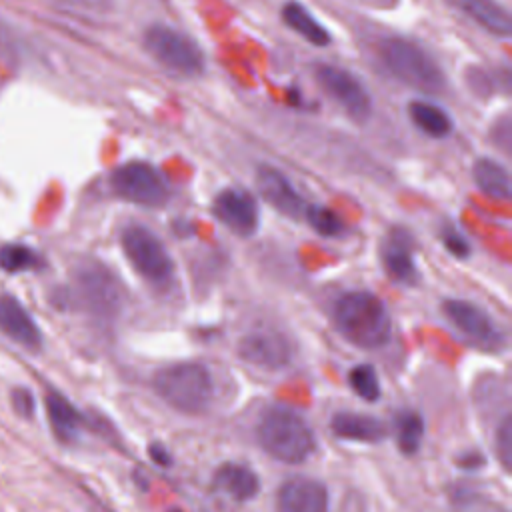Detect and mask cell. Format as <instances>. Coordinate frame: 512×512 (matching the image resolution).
Returning <instances> with one entry per match:
<instances>
[{
	"mask_svg": "<svg viewBox=\"0 0 512 512\" xmlns=\"http://www.w3.org/2000/svg\"><path fill=\"white\" fill-rule=\"evenodd\" d=\"M124 256L150 284L166 286L174 278V260L162 240L146 226L130 224L120 236Z\"/></svg>",
	"mask_w": 512,
	"mask_h": 512,
	"instance_id": "cell-6",
	"label": "cell"
},
{
	"mask_svg": "<svg viewBox=\"0 0 512 512\" xmlns=\"http://www.w3.org/2000/svg\"><path fill=\"white\" fill-rule=\"evenodd\" d=\"M314 78L318 86L356 122L370 116L372 100L362 82L348 70L334 64H316Z\"/></svg>",
	"mask_w": 512,
	"mask_h": 512,
	"instance_id": "cell-9",
	"label": "cell"
},
{
	"mask_svg": "<svg viewBox=\"0 0 512 512\" xmlns=\"http://www.w3.org/2000/svg\"><path fill=\"white\" fill-rule=\"evenodd\" d=\"M278 512H328V490L314 478L296 476L278 490Z\"/></svg>",
	"mask_w": 512,
	"mask_h": 512,
	"instance_id": "cell-13",
	"label": "cell"
},
{
	"mask_svg": "<svg viewBox=\"0 0 512 512\" xmlns=\"http://www.w3.org/2000/svg\"><path fill=\"white\" fill-rule=\"evenodd\" d=\"M348 384L366 402H376L382 394L378 374L372 364H358L348 372Z\"/></svg>",
	"mask_w": 512,
	"mask_h": 512,
	"instance_id": "cell-26",
	"label": "cell"
},
{
	"mask_svg": "<svg viewBox=\"0 0 512 512\" xmlns=\"http://www.w3.org/2000/svg\"><path fill=\"white\" fill-rule=\"evenodd\" d=\"M0 332L26 350L34 352L42 346V334L34 318L12 294L0 296Z\"/></svg>",
	"mask_w": 512,
	"mask_h": 512,
	"instance_id": "cell-16",
	"label": "cell"
},
{
	"mask_svg": "<svg viewBox=\"0 0 512 512\" xmlns=\"http://www.w3.org/2000/svg\"><path fill=\"white\" fill-rule=\"evenodd\" d=\"M332 320L340 336L362 350L382 348L392 334V318L386 304L366 290L342 294L332 308Z\"/></svg>",
	"mask_w": 512,
	"mask_h": 512,
	"instance_id": "cell-1",
	"label": "cell"
},
{
	"mask_svg": "<svg viewBox=\"0 0 512 512\" xmlns=\"http://www.w3.org/2000/svg\"><path fill=\"white\" fill-rule=\"evenodd\" d=\"M304 216H306L308 224L322 236L332 238V236H340L344 232V222L340 220V216L326 206H308L304 210Z\"/></svg>",
	"mask_w": 512,
	"mask_h": 512,
	"instance_id": "cell-27",
	"label": "cell"
},
{
	"mask_svg": "<svg viewBox=\"0 0 512 512\" xmlns=\"http://www.w3.org/2000/svg\"><path fill=\"white\" fill-rule=\"evenodd\" d=\"M170 512H182V510H176V508H174V510H170Z\"/></svg>",
	"mask_w": 512,
	"mask_h": 512,
	"instance_id": "cell-33",
	"label": "cell"
},
{
	"mask_svg": "<svg viewBox=\"0 0 512 512\" xmlns=\"http://www.w3.org/2000/svg\"><path fill=\"white\" fill-rule=\"evenodd\" d=\"M408 116L430 138H446L452 132L450 116L442 108L430 102H422V100L410 102Z\"/></svg>",
	"mask_w": 512,
	"mask_h": 512,
	"instance_id": "cell-24",
	"label": "cell"
},
{
	"mask_svg": "<svg viewBox=\"0 0 512 512\" xmlns=\"http://www.w3.org/2000/svg\"><path fill=\"white\" fill-rule=\"evenodd\" d=\"M258 444L266 454L284 464H302L316 450L310 424L288 406H270L256 424Z\"/></svg>",
	"mask_w": 512,
	"mask_h": 512,
	"instance_id": "cell-2",
	"label": "cell"
},
{
	"mask_svg": "<svg viewBox=\"0 0 512 512\" xmlns=\"http://www.w3.org/2000/svg\"><path fill=\"white\" fill-rule=\"evenodd\" d=\"M442 312L450 324L466 338L472 346L482 350H498L504 344V336L490 314L474 302L448 298L442 302Z\"/></svg>",
	"mask_w": 512,
	"mask_h": 512,
	"instance_id": "cell-10",
	"label": "cell"
},
{
	"mask_svg": "<svg viewBox=\"0 0 512 512\" xmlns=\"http://www.w3.org/2000/svg\"><path fill=\"white\" fill-rule=\"evenodd\" d=\"M394 440L402 454L412 456L420 450L424 438V420L416 410H400L394 414Z\"/></svg>",
	"mask_w": 512,
	"mask_h": 512,
	"instance_id": "cell-23",
	"label": "cell"
},
{
	"mask_svg": "<svg viewBox=\"0 0 512 512\" xmlns=\"http://www.w3.org/2000/svg\"><path fill=\"white\" fill-rule=\"evenodd\" d=\"M330 430L344 440H356V442H368L376 444L384 440L386 426L382 420L368 416V414H356V412H338L330 420Z\"/></svg>",
	"mask_w": 512,
	"mask_h": 512,
	"instance_id": "cell-19",
	"label": "cell"
},
{
	"mask_svg": "<svg viewBox=\"0 0 512 512\" xmlns=\"http://www.w3.org/2000/svg\"><path fill=\"white\" fill-rule=\"evenodd\" d=\"M46 414L52 426V432L60 442H74L80 436L82 430V416L74 408V404L64 398L58 392H48L46 394Z\"/></svg>",
	"mask_w": 512,
	"mask_h": 512,
	"instance_id": "cell-20",
	"label": "cell"
},
{
	"mask_svg": "<svg viewBox=\"0 0 512 512\" xmlns=\"http://www.w3.org/2000/svg\"><path fill=\"white\" fill-rule=\"evenodd\" d=\"M152 386L170 408L190 416L206 412L214 394L212 376L200 362L164 366L154 374Z\"/></svg>",
	"mask_w": 512,
	"mask_h": 512,
	"instance_id": "cell-3",
	"label": "cell"
},
{
	"mask_svg": "<svg viewBox=\"0 0 512 512\" xmlns=\"http://www.w3.org/2000/svg\"><path fill=\"white\" fill-rule=\"evenodd\" d=\"M282 20L288 28H292L298 36H302L306 42L314 46H328L330 44V34L328 30L298 2L290 0L282 6Z\"/></svg>",
	"mask_w": 512,
	"mask_h": 512,
	"instance_id": "cell-22",
	"label": "cell"
},
{
	"mask_svg": "<svg viewBox=\"0 0 512 512\" xmlns=\"http://www.w3.org/2000/svg\"><path fill=\"white\" fill-rule=\"evenodd\" d=\"M256 186L260 196L280 214L290 218H298L304 214L306 206L302 196L280 170L272 166H260L256 172Z\"/></svg>",
	"mask_w": 512,
	"mask_h": 512,
	"instance_id": "cell-14",
	"label": "cell"
},
{
	"mask_svg": "<svg viewBox=\"0 0 512 512\" xmlns=\"http://www.w3.org/2000/svg\"><path fill=\"white\" fill-rule=\"evenodd\" d=\"M446 2L494 36L506 38L512 32L510 14L496 0H446Z\"/></svg>",
	"mask_w": 512,
	"mask_h": 512,
	"instance_id": "cell-17",
	"label": "cell"
},
{
	"mask_svg": "<svg viewBox=\"0 0 512 512\" xmlns=\"http://www.w3.org/2000/svg\"><path fill=\"white\" fill-rule=\"evenodd\" d=\"M496 512H506V510H496Z\"/></svg>",
	"mask_w": 512,
	"mask_h": 512,
	"instance_id": "cell-34",
	"label": "cell"
},
{
	"mask_svg": "<svg viewBox=\"0 0 512 512\" xmlns=\"http://www.w3.org/2000/svg\"><path fill=\"white\" fill-rule=\"evenodd\" d=\"M382 264L386 274L402 284V286H414L418 282V266L414 260L412 240L404 230H392L380 248Z\"/></svg>",
	"mask_w": 512,
	"mask_h": 512,
	"instance_id": "cell-15",
	"label": "cell"
},
{
	"mask_svg": "<svg viewBox=\"0 0 512 512\" xmlns=\"http://www.w3.org/2000/svg\"><path fill=\"white\" fill-rule=\"evenodd\" d=\"M238 354L244 362L260 370H282L292 360V346L284 334L264 328L242 336Z\"/></svg>",
	"mask_w": 512,
	"mask_h": 512,
	"instance_id": "cell-11",
	"label": "cell"
},
{
	"mask_svg": "<svg viewBox=\"0 0 512 512\" xmlns=\"http://www.w3.org/2000/svg\"><path fill=\"white\" fill-rule=\"evenodd\" d=\"M214 216L234 234L252 236L258 228V204L242 188H224L212 202Z\"/></svg>",
	"mask_w": 512,
	"mask_h": 512,
	"instance_id": "cell-12",
	"label": "cell"
},
{
	"mask_svg": "<svg viewBox=\"0 0 512 512\" xmlns=\"http://www.w3.org/2000/svg\"><path fill=\"white\" fill-rule=\"evenodd\" d=\"M74 294L96 320L110 322L124 304V290L116 276L100 262H84L74 272Z\"/></svg>",
	"mask_w": 512,
	"mask_h": 512,
	"instance_id": "cell-5",
	"label": "cell"
},
{
	"mask_svg": "<svg viewBox=\"0 0 512 512\" xmlns=\"http://www.w3.org/2000/svg\"><path fill=\"white\" fill-rule=\"evenodd\" d=\"M150 456H152V460H154L156 464H160V466H170V464H172L170 452H168L166 446L160 444V442H156V444L150 446Z\"/></svg>",
	"mask_w": 512,
	"mask_h": 512,
	"instance_id": "cell-31",
	"label": "cell"
},
{
	"mask_svg": "<svg viewBox=\"0 0 512 512\" xmlns=\"http://www.w3.org/2000/svg\"><path fill=\"white\" fill-rule=\"evenodd\" d=\"M442 242L446 246V250L450 254H454L456 258H466L470 254V244L468 240L454 228V226H444L442 228Z\"/></svg>",
	"mask_w": 512,
	"mask_h": 512,
	"instance_id": "cell-29",
	"label": "cell"
},
{
	"mask_svg": "<svg viewBox=\"0 0 512 512\" xmlns=\"http://www.w3.org/2000/svg\"><path fill=\"white\" fill-rule=\"evenodd\" d=\"M482 454H466L462 460H460V464L464 466V468H478L480 464H484V458H480Z\"/></svg>",
	"mask_w": 512,
	"mask_h": 512,
	"instance_id": "cell-32",
	"label": "cell"
},
{
	"mask_svg": "<svg viewBox=\"0 0 512 512\" xmlns=\"http://www.w3.org/2000/svg\"><path fill=\"white\" fill-rule=\"evenodd\" d=\"M472 180L480 192L496 200L510 198V176L508 170L492 158H478L472 166Z\"/></svg>",
	"mask_w": 512,
	"mask_h": 512,
	"instance_id": "cell-21",
	"label": "cell"
},
{
	"mask_svg": "<svg viewBox=\"0 0 512 512\" xmlns=\"http://www.w3.org/2000/svg\"><path fill=\"white\" fill-rule=\"evenodd\" d=\"M42 258L38 252L24 244H4L0 246V268L4 272H28L38 270Z\"/></svg>",
	"mask_w": 512,
	"mask_h": 512,
	"instance_id": "cell-25",
	"label": "cell"
},
{
	"mask_svg": "<svg viewBox=\"0 0 512 512\" xmlns=\"http://www.w3.org/2000/svg\"><path fill=\"white\" fill-rule=\"evenodd\" d=\"M384 66L406 86L420 92H442L446 86L440 66L418 44L404 38H386L380 44Z\"/></svg>",
	"mask_w": 512,
	"mask_h": 512,
	"instance_id": "cell-4",
	"label": "cell"
},
{
	"mask_svg": "<svg viewBox=\"0 0 512 512\" xmlns=\"http://www.w3.org/2000/svg\"><path fill=\"white\" fill-rule=\"evenodd\" d=\"M496 452L504 470L512 468V418L506 414L496 428Z\"/></svg>",
	"mask_w": 512,
	"mask_h": 512,
	"instance_id": "cell-28",
	"label": "cell"
},
{
	"mask_svg": "<svg viewBox=\"0 0 512 512\" xmlns=\"http://www.w3.org/2000/svg\"><path fill=\"white\" fill-rule=\"evenodd\" d=\"M110 186L116 196L148 208H160L170 198L164 176L148 162H126L118 166L110 176Z\"/></svg>",
	"mask_w": 512,
	"mask_h": 512,
	"instance_id": "cell-8",
	"label": "cell"
},
{
	"mask_svg": "<svg viewBox=\"0 0 512 512\" xmlns=\"http://www.w3.org/2000/svg\"><path fill=\"white\" fill-rule=\"evenodd\" d=\"M146 52L168 72L194 78L204 72V54L186 34L154 24L144 32Z\"/></svg>",
	"mask_w": 512,
	"mask_h": 512,
	"instance_id": "cell-7",
	"label": "cell"
},
{
	"mask_svg": "<svg viewBox=\"0 0 512 512\" xmlns=\"http://www.w3.org/2000/svg\"><path fill=\"white\" fill-rule=\"evenodd\" d=\"M214 486L236 502L252 500L260 490L256 472L238 462H226L214 472Z\"/></svg>",
	"mask_w": 512,
	"mask_h": 512,
	"instance_id": "cell-18",
	"label": "cell"
},
{
	"mask_svg": "<svg viewBox=\"0 0 512 512\" xmlns=\"http://www.w3.org/2000/svg\"><path fill=\"white\" fill-rule=\"evenodd\" d=\"M12 404H14L16 412H18L20 416H30V414L34 412V398H32V394H30L28 390H22V388L14 390V394H12Z\"/></svg>",
	"mask_w": 512,
	"mask_h": 512,
	"instance_id": "cell-30",
	"label": "cell"
}]
</instances>
